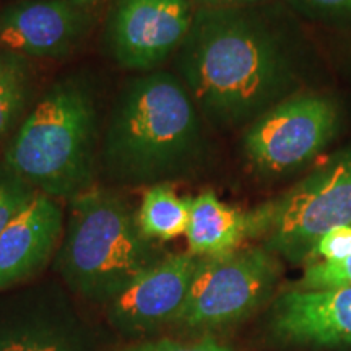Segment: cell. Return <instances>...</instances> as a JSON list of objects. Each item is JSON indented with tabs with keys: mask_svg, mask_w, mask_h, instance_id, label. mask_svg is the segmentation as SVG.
<instances>
[{
	"mask_svg": "<svg viewBox=\"0 0 351 351\" xmlns=\"http://www.w3.org/2000/svg\"><path fill=\"white\" fill-rule=\"evenodd\" d=\"M174 67L200 116L218 129L249 125L301 83L295 41L257 5L195 8Z\"/></svg>",
	"mask_w": 351,
	"mask_h": 351,
	"instance_id": "6da1fadb",
	"label": "cell"
},
{
	"mask_svg": "<svg viewBox=\"0 0 351 351\" xmlns=\"http://www.w3.org/2000/svg\"><path fill=\"white\" fill-rule=\"evenodd\" d=\"M204 117L176 73L153 70L122 86L108 114L99 169L111 186L191 179L207 156Z\"/></svg>",
	"mask_w": 351,
	"mask_h": 351,
	"instance_id": "7a4b0ae2",
	"label": "cell"
},
{
	"mask_svg": "<svg viewBox=\"0 0 351 351\" xmlns=\"http://www.w3.org/2000/svg\"><path fill=\"white\" fill-rule=\"evenodd\" d=\"M99 145L95 85L85 75H67L26 114L2 165L39 194L69 202L96 186Z\"/></svg>",
	"mask_w": 351,
	"mask_h": 351,
	"instance_id": "3957f363",
	"label": "cell"
},
{
	"mask_svg": "<svg viewBox=\"0 0 351 351\" xmlns=\"http://www.w3.org/2000/svg\"><path fill=\"white\" fill-rule=\"evenodd\" d=\"M169 254L143 234L138 210L112 187L69 200L57 270L77 295L109 304Z\"/></svg>",
	"mask_w": 351,
	"mask_h": 351,
	"instance_id": "277c9868",
	"label": "cell"
},
{
	"mask_svg": "<svg viewBox=\"0 0 351 351\" xmlns=\"http://www.w3.org/2000/svg\"><path fill=\"white\" fill-rule=\"evenodd\" d=\"M249 238L289 262H309L317 241L351 226V148L328 158L274 200L247 212Z\"/></svg>",
	"mask_w": 351,
	"mask_h": 351,
	"instance_id": "5b68a950",
	"label": "cell"
},
{
	"mask_svg": "<svg viewBox=\"0 0 351 351\" xmlns=\"http://www.w3.org/2000/svg\"><path fill=\"white\" fill-rule=\"evenodd\" d=\"M341 125V108L332 96L298 91L245 127L243 153L261 178L280 179L319 156Z\"/></svg>",
	"mask_w": 351,
	"mask_h": 351,
	"instance_id": "8992f818",
	"label": "cell"
},
{
	"mask_svg": "<svg viewBox=\"0 0 351 351\" xmlns=\"http://www.w3.org/2000/svg\"><path fill=\"white\" fill-rule=\"evenodd\" d=\"M282 275L278 257L263 245L221 257H202L176 326L208 332L231 326L258 309Z\"/></svg>",
	"mask_w": 351,
	"mask_h": 351,
	"instance_id": "52a82bcc",
	"label": "cell"
},
{
	"mask_svg": "<svg viewBox=\"0 0 351 351\" xmlns=\"http://www.w3.org/2000/svg\"><path fill=\"white\" fill-rule=\"evenodd\" d=\"M194 12L191 0H116L104 29L109 54L125 70H158L186 41Z\"/></svg>",
	"mask_w": 351,
	"mask_h": 351,
	"instance_id": "ba28073f",
	"label": "cell"
},
{
	"mask_svg": "<svg viewBox=\"0 0 351 351\" xmlns=\"http://www.w3.org/2000/svg\"><path fill=\"white\" fill-rule=\"evenodd\" d=\"M106 0H15L0 12V41L25 57L73 52L103 16Z\"/></svg>",
	"mask_w": 351,
	"mask_h": 351,
	"instance_id": "9c48e42d",
	"label": "cell"
},
{
	"mask_svg": "<svg viewBox=\"0 0 351 351\" xmlns=\"http://www.w3.org/2000/svg\"><path fill=\"white\" fill-rule=\"evenodd\" d=\"M200 258L189 251L169 254L109 302V322L129 335L174 324L186 304Z\"/></svg>",
	"mask_w": 351,
	"mask_h": 351,
	"instance_id": "30bf717a",
	"label": "cell"
},
{
	"mask_svg": "<svg viewBox=\"0 0 351 351\" xmlns=\"http://www.w3.org/2000/svg\"><path fill=\"white\" fill-rule=\"evenodd\" d=\"M64 230L60 202L36 192L0 232V293L38 275L59 251Z\"/></svg>",
	"mask_w": 351,
	"mask_h": 351,
	"instance_id": "8fae6325",
	"label": "cell"
},
{
	"mask_svg": "<svg viewBox=\"0 0 351 351\" xmlns=\"http://www.w3.org/2000/svg\"><path fill=\"white\" fill-rule=\"evenodd\" d=\"M270 324L289 343L351 346V287L288 289L274 302Z\"/></svg>",
	"mask_w": 351,
	"mask_h": 351,
	"instance_id": "7c38bea8",
	"label": "cell"
},
{
	"mask_svg": "<svg viewBox=\"0 0 351 351\" xmlns=\"http://www.w3.org/2000/svg\"><path fill=\"white\" fill-rule=\"evenodd\" d=\"M189 252L197 257H221L238 251L249 238L247 213L231 207L212 191L192 199L186 231Z\"/></svg>",
	"mask_w": 351,
	"mask_h": 351,
	"instance_id": "4fadbf2b",
	"label": "cell"
},
{
	"mask_svg": "<svg viewBox=\"0 0 351 351\" xmlns=\"http://www.w3.org/2000/svg\"><path fill=\"white\" fill-rule=\"evenodd\" d=\"M192 197H179L174 184L147 187L138 207V225L143 234L156 243L186 234Z\"/></svg>",
	"mask_w": 351,
	"mask_h": 351,
	"instance_id": "5bb4252c",
	"label": "cell"
},
{
	"mask_svg": "<svg viewBox=\"0 0 351 351\" xmlns=\"http://www.w3.org/2000/svg\"><path fill=\"white\" fill-rule=\"evenodd\" d=\"M28 57L0 51V143L25 119L33 95V70Z\"/></svg>",
	"mask_w": 351,
	"mask_h": 351,
	"instance_id": "9a60e30c",
	"label": "cell"
},
{
	"mask_svg": "<svg viewBox=\"0 0 351 351\" xmlns=\"http://www.w3.org/2000/svg\"><path fill=\"white\" fill-rule=\"evenodd\" d=\"M0 351H83L80 341L41 319L0 322Z\"/></svg>",
	"mask_w": 351,
	"mask_h": 351,
	"instance_id": "2e32d148",
	"label": "cell"
},
{
	"mask_svg": "<svg viewBox=\"0 0 351 351\" xmlns=\"http://www.w3.org/2000/svg\"><path fill=\"white\" fill-rule=\"evenodd\" d=\"M351 287V256L340 262H309L298 289H328Z\"/></svg>",
	"mask_w": 351,
	"mask_h": 351,
	"instance_id": "e0dca14e",
	"label": "cell"
},
{
	"mask_svg": "<svg viewBox=\"0 0 351 351\" xmlns=\"http://www.w3.org/2000/svg\"><path fill=\"white\" fill-rule=\"evenodd\" d=\"M34 194V189L0 163V232L16 212L33 199Z\"/></svg>",
	"mask_w": 351,
	"mask_h": 351,
	"instance_id": "ac0fdd59",
	"label": "cell"
},
{
	"mask_svg": "<svg viewBox=\"0 0 351 351\" xmlns=\"http://www.w3.org/2000/svg\"><path fill=\"white\" fill-rule=\"evenodd\" d=\"M293 10L311 20L351 21V0H287Z\"/></svg>",
	"mask_w": 351,
	"mask_h": 351,
	"instance_id": "d6986e66",
	"label": "cell"
},
{
	"mask_svg": "<svg viewBox=\"0 0 351 351\" xmlns=\"http://www.w3.org/2000/svg\"><path fill=\"white\" fill-rule=\"evenodd\" d=\"M351 256V226H339L317 241L309 262H340Z\"/></svg>",
	"mask_w": 351,
	"mask_h": 351,
	"instance_id": "ffe728a7",
	"label": "cell"
},
{
	"mask_svg": "<svg viewBox=\"0 0 351 351\" xmlns=\"http://www.w3.org/2000/svg\"><path fill=\"white\" fill-rule=\"evenodd\" d=\"M122 351H234L230 346L218 343L213 339H200L195 341H179L171 339L150 340L135 343Z\"/></svg>",
	"mask_w": 351,
	"mask_h": 351,
	"instance_id": "44dd1931",
	"label": "cell"
},
{
	"mask_svg": "<svg viewBox=\"0 0 351 351\" xmlns=\"http://www.w3.org/2000/svg\"><path fill=\"white\" fill-rule=\"evenodd\" d=\"M197 8H234V7H251L265 0H191Z\"/></svg>",
	"mask_w": 351,
	"mask_h": 351,
	"instance_id": "7402d4cb",
	"label": "cell"
},
{
	"mask_svg": "<svg viewBox=\"0 0 351 351\" xmlns=\"http://www.w3.org/2000/svg\"><path fill=\"white\" fill-rule=\"evenodd\" d=\"M343 70H345V75L350 78L351 82V44L346 47L345 56H343Z\"/></svg>",
	"mask_w": 351,
	"mask_h": 351,
	"instance_id": "603a6c76",
	"label": "cell"
},
{
	"mask_svg": "<svg viewBox=\"0 0 351 351\" xmlns=\"http://www.w3.org/2000/svg\"><path fill=\"white\" fill-rule=\"evenodd\" d=\"M0 51H2V41H0Z\"/></svg>",
	"mask_w": 351,
	"mask_h": 351,
	"instance_id": "cb8c5ba5",
	"label": "cell"
}]
</instances>
